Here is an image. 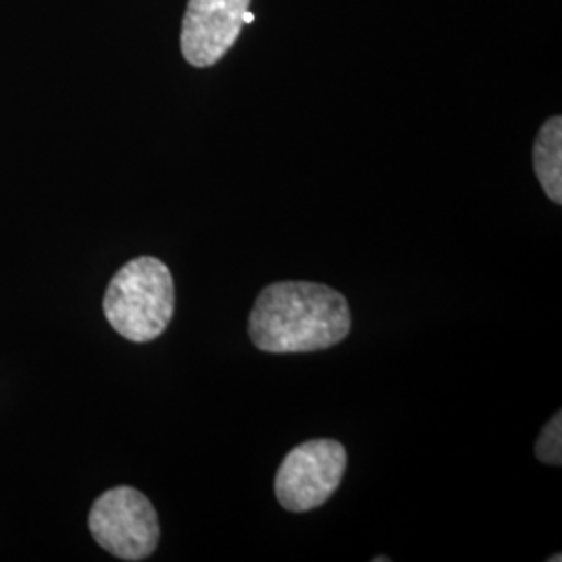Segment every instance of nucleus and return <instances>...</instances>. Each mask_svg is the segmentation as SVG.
Listing matches in <instances>:
<instances>
[{"label": "nucleus", "mask_w": 562, "mask_h": 562, "mask_svg": "<svg viewBox=\"0 0 562 562\" xmlns=\"http://www.w3.org/2000/svg\"><path fill=\"white\" fill-rule=\"evenodd\" d=\"M350 327V306L338 290L313 281H278L255 301L248 334L262 352L294 355L338 346Z\"/></svg>", "instance_id": "obj_1"}, {"label": "nucleus", "mask_w": 562, "mask_h": 562, "mask_svg": "<svg viewBox=\"0 0 562 562\" xmlns=\"http://www.w3.org/2000/svg\"><path fill=\"white\" fill-rule=\"evenodd\" d=\"M102 308L121 338L138 344L157 340L176 311L169 267L155 257L125 262L109 283Z\"/></svg>", "instance_id": "obj_2"}, {"label": "nucleus", "mask_w": 562, "mask_h": 562, "mask_svg": "<svg viewBox=\"0 0 562 562\" xmlns=\"http://www.w3.org/2000/svg\"><path fill=\"white\" fill-rule=\"evenodd\" d=\"M88 525L102 550L121 561L148 559L161 538L155 506L130 485L104 492L92 506Z\"/></svg>", "instance_id": "obj_3"}, {"label": "nucleus", "mask_w": 562, "mask_h": 562, "mask_svg": "<svg viewBox=\"0 0 562 562\" xmlns=\"http://www.w3.org/2000/svg\"><path fill=\"white\" fill-rule=\"evenodd\" d=\"M348 464L336 440H311L285 454L276 475V496L290 513H308L327 503L340 487Z\"/></svg>", "instance_id": "obj_4"}, {"label": "nucleus", "mask_w": 562, "mask_h": 562, "mask_svg": "<svg viewBox=\"0 0 562 562\" xmlns=\"http://www.w3.org/2000/svg\"><path fill=\"white\" fill-rule=\"evenodd\" d=\"M250 0H188L181 53L194 67H211L236 44Z\"/></svg>", "instance_id": "obj_5"}, {"label": "nucleus", "mask_w": 562, "mask_h": 562, "mask_svg": "<svg viewBox=\"0 0 562 562\" xmlns=\"http://www.w3.org/2000/svg\"><path fill=\"white\" fill-rule=\"evenodd\" d=\"M533 169L550 201L562 202V120L550 117L533 144Z\"/></svg>", "instance_id": "obj_6"}, {"label": "nucleus", "mask_w": 562, "mask_h": 562, "mask_svg": "<svg viewBox=\"0 0 562 562\" xmlns=\"http://www.w3.org/2000/svg\"><path fill=\"white\" fill-rule=\"evenodd\" d=\"M536 457L546 464L559 467L562 462V415L557 413L548 425L543 427L538 443H536Z\"/></svg>", "instance_id": "obj_7"}, {"label": "nucleus", "mask_w": 562, "mask_h": 562, "mask_svg": "<svg viewBox=\"0 0 562 562\" xmlns=\"http://www.w3.org/2000/svg\"><path fill=\"white\" fill-rule=\"evenodd\" d=\"M252 21H255V15H252L250 11H246V13H244V25H246V23H252Z\"/></svg>", "instance_id": "obj_8"}, {"label": "nucleus", "mask_w": 562, "mask_h": 562, "mask_svg": "<svg viewBox=\"0 0 562 562\" xmlns=\"http://www.w3.org/2000/svg\"><path fill=\"white\" fill-rule=\"evenodd\" d=\"M561 554H557V557H550V562H561Z\"/></svg>", "instance_id": "obj_9"}]
</instances>
